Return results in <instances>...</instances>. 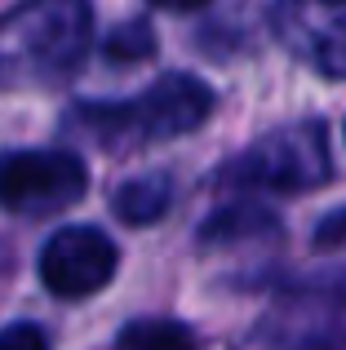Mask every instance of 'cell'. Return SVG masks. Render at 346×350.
<instances>
[{
	"instance_id": "obj_13",
	"label": "cell",
	"mask_w": 346,
	"mask_h": 350,
	"mask_svg": "<svg viewBox=\"0 0 346 350\" xmlns=\"http://www.w3.org/2000/svg\"><path fill=\"white\" fill-rule=\"evenodd\" d=\"M151 5H160V9H200V5H209V0H151Z\"/></svg>"
},
{
	"instance_id": "obj_1",
	"label": "cell",
	"mask_w": 346,
	"mask_h": 350,
	"mask_svg": "<svg viewBox=\"0 0 346 350\" xmlns=\"http://www.w3.org/2000/svg\"><path fill=\"white\" fill-rule=\"evenodd\" d=\"M329 173H333V160H329L324 124L302 120V124H284L276 133L258 137L226 169V178L249 191H311V187H324Z\"/></svg>"
},
{
	"instance_id": "obj_12",
	"label": "cell",
	"mask_w": 346,
	"mask_h": 350,
	"mask_svg": "<svg viewBox=\"0 0 346 350\" xmlns=\"http://www.w3.org/2000/svg\"><path fill=\"white\" fill-rule=\"evenodd\" d=\"M311 239H315V248H346V204L333 208V213H324Z\"/></svg>"
},
{
	"instance_id": "obj_3",
	"label": "cell",
	"mask_w": 346,
	"mask_h": 350,
	"mask_svg": "<svg viewBox=\"0 0 346 350\" xmlns=\"http://www.w3.org/2000/svg\"><path fill=\"white\" fill-rule=\"evenodd\" d=\"M89 187L85 160L71 151H5L0 155V208L9 213H58Z\"/></svg>"
},
{
	"instance_id": "obj_10",
	"label": "cell",
	"mask_w": 346,
	"mask_h": 350,
	"mask_svg": "<svg viewBox=\"0 0 346 350\" xmlns=\"http://www.w3.org/2000/svg\"><path fill=\"white\" fill-rule=\"evenodd\" d=\"M151 53V27L147 23H129V27H116L111 40H107V58L111 62H138Z\"/></svg>"
},
{
	"instance_id": "obj_11",
	"label": "cell",
	"mask_w": 346,
	"mask_h": 350,
	"mask_svg": "<svg viewBox=\"0 0 346 350\" xmlns=\"http://www.w3.org/2000/svg\"><path fill=\"white\" fill-rule=\"evenodd\" d=\"M0 350H49V337L36 324H9L0 328Z\"/></svg>"
},
{
	"instance_id": "obj_8",
	"label": "cell",
	"mask_w": 346,
	"mask_h": 350,
	"mask_svg": "<svg viewBox=\"0 0 346 350\" xmlns=\"http://www.w3.org/2000/svg\"><path fill=\"white\" fill-rule=\"evenodd\" d=\"M116 350H196V333L173 319H138L116 337Z\"/></svg>"
},
{
	"instance_id": "obj_9",
	"label": "cell",
	"mask_w": 346,
	"mask_h": 350,
	"mask_svg": "<svg viewBox=\"0 0 346 350\" xmlns=\"http://www.w3.org/2000/svg\"><path fill=\"white\" fill-rule=\"evenodd\" d=\"M244 231H276V222H271V213H262V208H231V213H213V222L204 226V239H235Z\"/></svg>"
},
{
	"instance_id": "obj_4",
	"label": "cell",
	"mask_w": 346,
	"mask_h": 350,
	"mask_svg": "<svg viewBox=\"0 0 346 350\" xmlns=\"http://www.w3.org/2000/svg\"><path fill=\"white\" fill-rule=\"evenodd\" d=\"M116 275V244L94 226H62L40 253V280L53 297H89Z\"/></svg>"
},
{
	"instance_id": "obj_2",
	"label": "cell",
	"mask_w": 346,
	"mask_h": 350,
	"mask_svg": "<svg viewBox=\"0 0 346 350\" xmlns=\"http://www.w3.org/2000/svg\"><path fill=\"white\" fill-rule=\"evenodd\" d=\"M103 137H182L200 129L213 111V94L196 76H160L142 98L120 107H80Z\"/></svg>"
},
{
	"instance_id": "obj_5",
	"label": "cell",
	"mask_w": 346,
	"mask_h": 350,
	"mask_svg": "<svg viewBox=\"0 0 346 350\" xmlns=\"http://www.w3.org/2000/svg\"><path fill=\"white\" fill-rule=\"evenodd\" d=\"M276 36L315 71L346 80V0H280Z\"/></svg>"
},
{
	"instance_id": "obj_7",
	"label": "cell",
	"mask_w": 346,
	"mask_h": 350,
	"mask_svg": "<svg viewBox=\"0 0 346 350\" xmlns=\"http://www.w3.org/2000/svg\"><path fill=\"white\" fill-rule=\"evenodd\" d=\"M169 200H173L169 178L165 173H147V178L124 182V187L111 196V208H116V217L129 222V226H151L156 217H165Z\"/></svg>"
},
{
	"instance_id": "obj_6",
	"label": "cell",
	"mask_w": 346,
	"mask_h": 350,
	"mask_svg": "<svg viewBox=\"0 0 346 350\" xmlns=\"http://www.w3.org/2000/svg\"><path fill=\"white\" fill-rule=\"evenodd\" d=\"M27 44L53 71L76 67L89 44V0H36L27 9Z\"/></svg>"
}]
</instances>
